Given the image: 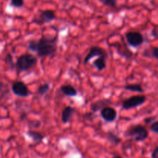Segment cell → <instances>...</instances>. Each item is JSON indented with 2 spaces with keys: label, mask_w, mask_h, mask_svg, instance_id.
Masks as SVG:
<instances>
[{
  "label": "cell",
  "mask_w": 158,
  "mask_h": 158,
  "mask_svg": "<svg viewBox=\"0 0 158 158\" xmlns=\"http://www.w3.org/2000/svg\"><path fill=\"white\" fill-rule=\"evenodd\" d=\"M58 36L46 37L42 36L39 40H31L28 43V49L36 53L38 57H52L57 51Z\"/></svg>",
  "instance_id": "cell-1"
},
{
  "label": "cell",
  "mask_w": 158,
  "mask_h": 158,
  "mask_svg": "<svg viewBox=\"0 0 158 158\" xmlns=\"http://www.w3.org/2000/svg\"><path fill=\"white\" fill-rule=\"evenodd\" d=\"M37 57L32 54H24L20 55L15 62V68L18 72L27 71L37 64Z\"/></svg>",
  "instance_id": "cell-2"
},
{
  "label": "cell",
  "mask_w": 158,
  "mask_h": 158,
  "mask_svg": "<svg viewBox=\"0 0 158 158\" xmlns=\"http://www.w3.org/2000/svg\"><path fill=\"white\" fill-rule=\"evenodd\" d=\"M125 135L130 137H132L136 142H143L147 139L149 136L148 130L146 127L141 124L133 125L129 127L125 133Z\"/></svg>",
  "instance_id": "cell-3"
},
{
  "label": "cell",
  "mask_w": 158,
  "mask_h": 158,
  "mask_svg": "<svg viewBox=\"0 0 158 158\" xmlns=\"http://www.w3.org/2000/svg\"><path fill=\"white\" fill-rule=\"evenodd\" d=\"M146 101L147 96L144 94H137V95L131 96V97L123 101L122 108L125 110H129L137 108V107L144 104Z\"/></svg>",
  "instance_id": "cell-4"
},
{
  "label": "cell",
  "mask_w": 158,
  "mask_h": 158,
  "mask_svg": "<svg viewBox=\"0 0 158 158\" xmlns=\"http://www.w3.org/2000/svg\"><path fill=\"white\" fill-rule=\"evenodd\" d=\"M127 43L132 47L137 48L141 46L144 42V37L138 31H129L125 34Z\"/></svg>",
  "instance_id": "cell-5"
},
{
  "label": "cell",
  "mask_w": 158,
  "mask_h": 158,
  "mask_svg": "<svg viewBox=\"0 0 158 158\" xmlns=\"http://www.w3.org/2000/svg\"><path fill=\"white\" fill-rule=\"evenodd\" d=\"M56 18V12L53 10L46 9V10L41 11L40 15L36 18H34L32 20V23L38 25H43L45 23H51L52 21L55 20Z\"/></svg>",
  "instance_id": "cell-6"
},
{
  "label": "cell",
  "mask_w": 158,
  "mask_h": 158,
  "mask_svg": "<svg viewBox=\"0 0 158 158\" xmlns=\"http://www.w3.org/2000/svg\"><path fill=\"white\" fill-rule=\"evenodd\" d=\"M12 91L18 97L26 98L30 94L28 86L22 81H17L12 84Z\"/></svg>",
  "instance_id": "cell-7"
},
{
  "label": "cell",
  "mask_w": 158,
  "mask_h": 158,
  "mask_svg": "<svg viewBox=\"0 0 158 158\" xmlns=\"http://www.w3.org/2000/svg\"><path fill=\"white\" fill-rule=\"evenodd\" d=\"M108 57L107 53L105 50L103 48L100 47V46H92L89 48V50L88 52V54H86V56L85 57L84 60H83V64L85 65L87 64L88 62L91 60L92 58H94V57Z\"/></svg>",
  "instance_id": "cell-8"
},
{
  "label": "cell",
  "mask_w": 158,
  "mask_h": 158,
  "mask_svg": "<svg viewBox=\"0 0 158 158\" xmlns=\"http://www.w3.org/2000/svg\"><path fill=\"white\" fill-rule=\"evenodd\" d=\"M100 116L104 121L108 122H113L117 117V112L111 106H106L100 110Z\"/></svg>",
  "instance_id": "cell-9"
},
{
  "label": "cell",
  "mask_w": 158,
  "mask_h": 158,
  "mask_svg": "<svg viewBox=\"0 0 158 158\" xmlns=\"http://www.w3.org/2000/svg\"><path fill=\"white\" fill-rule=\"evenodd\" d=\"M111 104H112V102L108 99H100V100L96 101V102H93L90 105L91 112H97L100 111V110L103 109L105 107L110 106Z\"/></svg>",
  "instance_id": "cell-10"
},
{
  "label": "cell",
  "mask_w": 158,
  "mask_h": 158,
  "mask_svg": "<svg viewBox=\"0 0 158 158\" xmlns=\"http://www.w3.org/2000/svg\"><path fill=\"white\" fill-rule=\"evenodd\" d=\"M111 46H115V48L117 49V52L120 54V55L123 56L126 59L129 60V59L133 58L134 54H133L132 51L131 50L127 47L126 44H123V46H122V45L120 44V43H114V44H111Z\"/></svg>",
  "instance_id": "cell-11"
},
{
  "label": "cell",
  "mask_w": 158,
  "mask_h": 158,
  "mask_svg": "<svg viewBox=\"0 0 158 158\" xmlns=\"http://www.w3.org/2000/svg\"><path fill=\"white\" fill-rule=\"evenodd\" d=\"M75 112V108L72 106H66L63 109L61 113V119L63 123H69L72 120L73 116Z\"/></svg>",
  "instance_id": "cell-12"
},
{
  "label": "cell",
  "mask_w": 158,
  "mask_h": 158,
  "mask_svg": "<svg viewBox=\"0 0 158 158\" xmlns=\"http://www.w3.org/2000/svg\"><path fill=\"white\" fill-rule=\"evenodd\" d=\"M60 91L64 95L67 96V97H76L78 94L77 88L69 84L62 85L60 88Z\"/></svg>",
  "instance_id": "cell-13"
},
{
  "label": "cell",
  "mask_w": 158,
  "mask_h": 158,
  "mask_svg": "<svg viewBox=\"0 0 158 158\" xmlns=\"http://www.w3.org/2000/svg\"><path fill=\"white\" fill-rule=\"evenodd\" d=\"M106 59L107 57H98L93 62V66L96 68L98 71H102L106 68Z\"/></svg>",
  "instance_id": "cell-14"
},
{
  "label": "cell",
  "mask_w": 158,
  "mask_h": 158,
  "mask_svg": "<svg viewBox=\"0 0 158 158\" xmlns=\"http://www.w3.org/2000/svg\"><path fill=\"white\" fill-rule=\"evenodd\" d=\"M26 135L32 139V142L35 143H40L44 139V135L42 134L40 132L35 131V130H28L26 132Z\"/></svg>",
  "instance_id": "cell-15"
},
{
  "label": "cell",
  "mask_w": 158,
  "mask_h": 158,
  "mask_svg": "<svg viewBox=\"0 0 158 158\" xmlns=\"http://www.w3.org/2000/svg\"><path fill=\"white\" fill-rule=\"evenodd\" d=\"M124 89L128 90V91H135V92H139V93H143L144 91L143 88H142L141 85L140 84H127L124 86Z\"/></svg>",
  "instance_id": "cell-16"
},
{
  "label": "cell",
  "mask_w": 158,
  "mask_h": 158,
  "mask_svg": "<svg viewBox=\"0 0 158 158\" xmlns=\"http://www.w3.org/2000/svg\"><path fill=\"white\" fill-rule=\"evenodd\" d=\"M9 94V88L6 84L0 82V99H4Z\"/></svg>",
  "instance_id": "cell-17"
},
{
  "label": "cell",
  "mask_w": 158,
  "mask_h": 158,
  "mask_svg": "<svg viewBox=\"0 0 158 158\" xmlns=\"http://www.w3.org/2000/svg\"><path fill=\"white\" fill-rule=\"evenodd\" d=\"M49 89H50V85H49V84L44 83L42 84V85H40V86H39L37 92H38V94H40V95L43 96L49 92Z\"/></svg>",
  "instance_id": "cell-18"
},
{
  "label": "cell",
  "mask_w": 158,
  "mask_h": 158,
  "mask_svg": "<svg viewBox=\"0 0 158 158\" xmlns=\"http://www.w3.org/2000/svg\"><path fill=\"white\" fill-rule=\"evenodd\" d=\"M107 137H108V139H109L110 142L112 143H114V144H115V145H117V144H119L120 142H121V139H120V138L117 135L114 134V133H112V132H110V133H108Z\"/></svg>",
  "instance_id": "cell-19"
},
{
  "label": "cell",
  "mask_w": 158,
  "mask_h": 158,
  "mask_svg": "<svg viewBox=\"0 0 158 158\" xmlns=\"http://www.w3.org/2000/svg\"><path fill=\"white\" fill-rule=\"evenodd\" d=\"M99 1L104 6L113 9L116 8L117 6V0H99Z\"/></svg>",
  "instance_id": "cell-20"
},
{
  "label": "cell",
  "mask_w": 158,
  "mask_h": 158,
  "mask_svg": "<svg viewBox=\"0 0 158 158\" xmlns=\"http://www.w3.org/2000/svg\"><path fill=\"white\" fill-rule=\"evenodd\" d=\"M5 62H6V64L9 65L10 68H15V63L13 62V58H12V56L10 54H8L7 55H6V58H5Z\"/></svg>",
  "instance_id": "cell-21"
},
{
  "label": "cell",
  "mask_w": 158,
  "mask_h": 158,
  "mask_svg": "<svg viewBox=\"0 0 158 158\" xmlns=\"http://www.w3.org/2000/svg\"><path fill=\"white\" fill-rule=\"evenodd\" d=\"M24 5V0H11V6L15 8H21Z\"/></svg>",
  "instance_id": "cell-22"
},
{
  "label": "cell",
  "mask_w": 158,
  "mask_h": 158,
  "mask_svg": "<svg viewBox=\"0 0 158 158\" xmlns=\"http://www.w3.org/2000/svg\"><path fill=\"white\" fill-rule=\"evenodd\" d=\"M150 130L158 135V120L154 121L150 125Z\"/></svg>",
  "instance_id": "cell-23"
},
{
  "label": "cell",
  "mask_w": 158,
  "mask_h": 158,
  "mask_svg": "<svg viewBox=\"0 0 158 158\" xmlns=\"http://www.w3.org/2000/svg\"><path fill=\"white\" fill-rule=\"evenodd\" d=\"M151 57L157 59L158 60V47L157 46H154L151 49Z\"/></svg>",
  "instance_id": "cell-24"
},
{
  "label": "cell",
  "mask_w": 158,
  "mask_h": 158,
  "mask_svg": "<svg viewBox=\"0 0 158 158\" xmlns=\"http://www.w3.org/2000/svg\"><path fill=\"white\" fill-rule=\"evenodd\" d=\"M151 157L152 158H158V146L154 148L153 150L152 153H151Z\"/></svg>",
  "instance_id": "cell-25"
},
{
  "label": "cell",
  "mask_w": 158,
  "mask_h": 158,
  "mask_svg": "<svg viewBox=\"0 0 158 158\" xmlns=\"http://www.w3.org/2000/svg\"><path fill=\"white\" fill-rule=\"evenodd\" d=\"M156 119L155 117H148V118H146V119H144V122L146 124H148V123H152L153 122H154V120Z\"/></svg>",
  "instance_id": "cell-26"
},
{
  "label": "cell",
  "mask_w": 158,
  "mask_h": 158,
  "mask_svg": "<svg viewBox=\"0 0 158 158\" xmlns=\"http://www.w3.org/2000/svg\"><path fill=\"white\" fill-rule=\"evenodd\" d=\"M152 36H154L156 38H158V29H154L152 30Z\"/></svg>",
  "instance_id": "cell-27"
},
{
  "label": "cell",
  "mask_w": 158,
  "mask_h": 158,
  "mask_svg": "<svg viewBox=\"0 0 158 158\" xmlns=\"http://www.w3.org/2000/svg\"><path fill=\"white\" fill-rule=\"evenodd\" d=\"M112 158H123V157H122V156H114V157H112Z\"/></svg>",
  "instance_id": "cell-28"
}]
</instances>
